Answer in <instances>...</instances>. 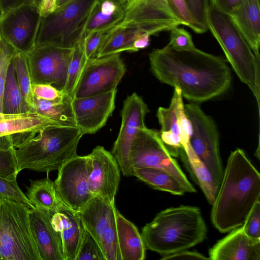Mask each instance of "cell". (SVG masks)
Segmentation results:
<instances>
[{
    "label": "cell",
    "instance_id": "obj_14",
    "mask_svg": "<svg viewBox=\"0 0 260 260\" xmlns=\"http://www.w3.org/2000/svg\"><path fill=\"white\" fill-rule=\"evenodd\" d=\"M149 112L142 98L136 92L127 96L123 102L121 111V124L111 153L125 176H133V169L129 161L130 147L138 130L146 126L145 118Z\"/></svg>",
    "mask_w": 260,
    "mask_h": 260
},
{
    "label": "cell",
    "instance_id": "obj_47",
    "mask_svg": "<svg viewBox=\"0 0 260 260\" xmlns=\"http://www.w3.org/2000/svg\"><path fill=\"white\" fill-rule=\"evenodd\" d=\"M56 0H42L39 7V11L42 17H45L51 13L57 7Z\"/></svg>",
    "mask_w": 260,
    "mask_h": 260
},
{
    "label": "cell",
    "instance_id": "obj_8",
    "mask_svg": "<svg viewBox=\"0 0 260 260\" xmlns=\"http://www.w3.org/2000/svg\"><path fill=\"white\" fill-rule=\"evenodd\" d=\"M129 161L133 169L152 168L165 171L179 182L185 192H196L156 130L146 126L138 130L130 147Z\"/></svg>",
    "mask_w": 260,
    "mask_h": 260
},
{
    "label": "cell",
    "instance_id": "obj_3",
    "mask_svg": "<svg viewBox=\"0 0 260 260\" xmlns=\"http://www.w3.org/2000/svg\"><path fill=\"white\" fill-rule=\"evenodd\" d=\"M207 228L197 207L181 205L158 213L142 229L146 249L164 256L187 250L206 238Z\"/></svg>",
    "mask_w": 260,
    "mask_h": 260
},
{
    "label": "cell",
    "instance_id": "obj_2",
    "mask_svg": "<svg viewBox=\"0 0 260 260\" xmlns=\"http://www.w3.org/2000/svg\"><path fill=\"white\" fill-rule=\"evenodd\" d=\"M260 201V174L237 148L229 155L215 201L211 220L220 233L241 226L255 203Z\"/></svg>",
    "mask_w": 260,
    "mask_h": 260
},
{
    "label": "cell",
    "instance_id": "obj_24",
    "mask_svg": "<svg viewBox=\"0 0 260 260\" xmlns=\"http://www.w3.org/2000/svg\"><path fill=\"white\" fill-rule=\"evenodd\" d=\"M116 221L121 260H144L146 249L137 228L118 210Z\"/></svg>",
    "mask_w": 260,
    "mask_h": 260
},
{
    "label": "cell",
    "instance_id": "obj_33",
    "mask_svg": "<svg viewBox=\"0 0 260 260\" xmlns=\"http://www.w3.org/2000/svg\"><path fill=\"white\" fill-rule=\"evenodd\" d=\"M87 59L84 50V39L73 48L67 78L63 91L73 98L74 90Z\"/></svg>",
    "mask_w": 260,
    "mask_h": 260
},
{
    "label": "cell",
    "instance_id": "obj_1",
    "mask_svg": "<svg viewBox=\"0 0 260 260\" xmlns=\"http://www.w3.org/2000/svg\"><path fill=\"white\" fill-rule=\"evenodd\" d=\"M150 69L161 83L177 87L192 103L208 101L224 94L231 84L225 60L196 47L178 51L168 44L149 54Z\"/></svg>",
    "mask_w": 260,
    "mask_h": 260
},
{
    "label": "cell",
    "instance_id": "obj_44",
    "mask_svg": "<svg viewBox=\"0 0 260 260\" xmlns=\"http://www.w3.org/2000/svg\"><path fill=\"white\" fill-rule=\"evenodd\" d=\"M161 259H210L197 251L186 250L162 257Z\"/></svg>",
    "mask_w": 260,
    "mask_h": 260
},
{
    "label": "cell",
    "instance_id": "obj_23",
    "mask_svg": "<svg viewBox=\"0 0 260 260\" xmlns=\"http://www.w3.org/2000/svg\"><path fill=\"white\" fill-rule=\"evenodd\" d=\"M53 125H61L35 111L19 114H8L0 112V138L36 132Z\"/></svg>",
    "mask_w": 260,
    "mask_h": 260
},
{
    "label": "cell",
    "instance_id": "obj_51",
    "mask_svg": "<svg viewBox=\"0 0 260 260\" xmlns=\"http://www.w3.org/2000/svg\"><path fill=\"white\" fill-rule=\"evenodd\" d=\"M42 0H30L29 4H32L37 6V7H39L40 5Z\"/></svg>",
    "mask_w": 260,
    "mask_h": 260
},
{
    "label": "cell",
    "instance_id": "obj_28",
    "mask_svg": "<svg viewBox=\"0 0 260 260\" xmlns=\"http://www.w3.org/2000/svg\"><path fill=\"white\" fill-rule=\"evenodd\" d=\"M25 194L30 203L35 207L54 213L56 210L60 198L54 182L49 176L43 179L30 180Z\"/></svg>",
    "mask_w": 260,
    "mask_h": 260
},
{
    "label": "cell",
    "instance_id": "obj_6",
    "mask_svg": "<svg viewBox=\"0 0 260 260\" xmlns=\"http://www.w3.org/2000/svg\"><path fill=\"white\" fill-rule=\"evenodd\" d=\"M98 0H71L41 17L35 46L74 48L84 39L88 17Z\"/></svg>",
    "mask_w": 260,
    "mask_h": 260
},
{
    "label": "cell",
    "instance_id": "obj_18",
    "mask_svg": "<svg viewBox=\"0 0 260 260\" xmlns=\"http://www.w3.org/2000/svg\"><path fill=\"white\" fill-rule=\"evenodd\" d=\"M51 222L60 236L64 260H76L85 230L79 213L60 199Z\"/></svg>",
    "mask_w": 260,
    "mask_h": 260
},
{
    "label": "cell",
    "instance_id": "obj_40",
    "mask_svg": "<svg viewBox=\"0 0 260 260\" xmlns=\"http://www.w3.org/2000/svg\"><path fill=\"white\" fill-rule=\"evenodd\" d=\"M242 226L248 237L260 240V201L254 205Z\"/></svg>",
    "mask_w": 260,
    "mask_h": 260
},
{
    "label": "cell",
    "instance_id": "obj_25",
    "mask_svg": "<svg viewBox=\"0 0 260 260\" xmlns=\"http://www.w3.org/2000/svg\"><path fill=\"white\" fill-rule=\"evenodd\" d=\"M146 34H147L138 26L117 24L107 31L96 57L123 51L136 52L133 46L134 42Z\"/></svg>",
    "mask_w": 260,
    "mask_h": 260
},
{
    "label": "cell",
    "instance_id": "obj_39",
    "mask_svg": "<svg viewBox=\"0 0 260 260\" xmlns=\"http://www.w3.org/2000/svg\"><path fill=\"white\" fill-rule=\"evenodd\" d=\"M168 45L178 51L191 50L196 48L190 34L182 27L177 26L170 30Z\"/></svg>",
    "mask_w": 260,
    "mask_h": 260
},
{
    "label": "cell",
    "instance_id": "obj_34",
    "mask_svg": "<svg viewBox=\"0 0 260 260\" xmlns=\"http://www.w3.org/2000/svg\"><path fill=\"white\" fill-rule=\"evenodd\" d=\"M167 2L181 24L190 27L197 34H203L208 29L194 19L184 0H167Z\"/></svg>",
    "mask_w": 260,
    "mask_h": 260
},
{
    "label": "cell",
    "instance_id": "obj_13",
    "mask_svg": "<svg viewBox=\"0 0 260 260\" xmlns=\"http://www.w3.org/2000/svg\"><path fill=\"white\" fill-rule=\"evenodd\" d=\"M73 50L52 45L35 46L27 54L32 83L50 84L63 91Z\"/></svg>",
    "mask_w": 260,
    "mask_h": 260
},
{
    "label": "cell",
    "instance_id": "obj_17",
    "mask_svg": "<svg viewBox=\"0 0 260 260\" xmlns=\"http://www.w3.org/2000/svg\"><path fill=\"white\" fill-rule=\"evenodd\" d=\"M116 93L117 89L97 95L73 99L76 125L84 135L94 134L106 124L115 108Z\"/></svg>",
    "mask_w": 260,
    "mask_h": 260
},
{
    "label": "cell",
    "instance_id": "obj_11",
    "mask_svg": "<svg viewBox=\"0 0 260 260\" xmlns=\"http://www.w3.org/2000/svg\"><path fill=\"white\" fill-rule=\"evenodd\" d=\"M38 8L27 4L0 14V36L17 52L27 54L35 47L42 17Z\"/></svg>",
    "mask_w": 260,
    "mask_h": 260
},
{
    "label": "cell",
    "instance_id": "obj_26",
    "mask_svg": "<svg viewBox=\"0 0 260 260\" xmlns=\"http://www.w3.org/2000/svg\"><path fill=\"white\" fill-rule=\"evenodd\" d=\"M73 99L66 93L62 97L54 100H46L34 96L35 110L61 125L77 127L72 105Z\"/></svg>",
    "mask_w": 260,
    "mask_h": 260
},
{
    "label": "cell",
    "instance_id": "obj_4",
    "mask_svg": "<svg viewBox=\"0 0 260 260\" xmlns=\"http://www.w3.org/2000/svg\"><path fill=\"white\" fill-rule=\"evenodd\" d=\"M84 135L77 127L61 125L20 134L13 144L18 172L25 169L47 173L58 170L77 155Z\"/></svg>",
    "mask_w": 260,
    "mask_h": 260
},
{
    "label": "cell",
    "instance_id": "obj_30",
    "mask_svg": "<svg viewBox=\"0 0 260 260\" xmlns=\"http://www.w3.org/2000/svg\"><path fill=\"white\" fill-rule=\"evenodd\" d=\"M12 62L15 69L17 81L27 110L35 111L34 96L32 91V82L27 54L16 52Z\"/></svg>",
    "mask_w": 260,
    "mask_h": 260
},
{
    "label": "cell",
    "instance_id": "obj_20",
    "mask_svg": "<svg viewBox=\"0 0 260 260\" xmlns=\"http://www.w3.org/2000/svg\"><path fill=\"white\" fill-rule=\"evenodd\" d=\"M209 256L212 260H259L260 240L248 237L241 225L211 248Z\"/></svg>",
    "mask_w": 260,
    "mask_h": 260
},
{
    "label": "cell",
    "instance_id": "obj_15",
    "mask_svg": "<svg viewBox=\"0 0 260 260\" xmlns=\"http://www.w3.org/2000/svg\"><path fill=\"white\" fill-rule=\"evenodd\" d=\"M124 8L123 18L118 24L138 26L150 36L181 25L167 0H128Z\"/></svg>",
    "mask_w": 260,
    "mask_h": 260
},
{
    "label": "cell",
    "instance_id": "obj_31",
    "mask_svg": "<svg viewBox=\"0 0 260 260\" xmlns=\"http://www.w3.org/2000/svg\"><path fill=\"white\" fill-rule=\"evenodd\" d=\"M99 1L96 2L88 17L84 29V39L93 32L110 29L123 18V7L114 13H110L101 8Z\"/></svg>",
    "mask_w": 260,
    "mask_h": 260
},
{
    "label": "cell",
    "instance_id": "obj_48",
    "mask_svg": "<svg viewBox=\"0 0 260 260\" xmlns=\"http://www.w3.org/2000/svg\"><path fill=\"white\" fill-rule=\"evenodd\" d=\"M150 37V35L146 34L135 41L133 46L136 52L140 49L146 48L149 45Z\"/></svg>",
    "mask_w": 260,
    "mask_h": 260
},
{
    "label": "cell",
    "instance_id": "obj_52",
    "mask_svg": "<svg viewBox=\"0 0 260 260\" xmlns=\"http://www.w3.org/2000/svg\"><path fill=\"white\" fill-rule=\"evenodd\" d=\"M1 42H2V38L0 36V53H1Z\"/></svg>",
    "mask_w": 260,
    "mask_h": 260
},
{
    "label": "cell",
    "instance_id": "obj_46",
    "mask_svg": "<svg viewBox=\"0 0 260 260\" xmlns=\"http://www.w3.org/2000/svg\"><path fill=\"white\" fill-rule=\"evenodd\" d=\"M29 2L30 0H0V14Z\"/></svg>",
    "mask_w": 260,
    "mask_h": 260
},
{
    "label": "cell",
    "instance_id": "obj_29",
    "mask_svg": "<svg viewBox=\"0 0 260 260\" xmlns=\"http://www.w3.org/2000/svg\"><path fill=\"white\" fill-rule=\"evenodd\" d=\"M133 176L155 189L181 196L185 191L179 182L168 172L152 168H134Z\"/></svg>",
    "mask_w": 260,
    "mask_h": 260
},
{
    "label": "cell",
    "instance_id": "obj_43",
    "mask_svg": "<svg viewBox=\"0 0 260 260\" xmlns=\"http://www.w3.org/2000/svg\"><path fill=\"white\" fill-rule=\"evenodd\" d=\"M32 91L34 96L46 100L59 99L65 93L63 91L56 89L50 84L43 83H32Z\"/></svg>",
    "mask_w": 260,
    "mask_h": 260
},
{
    "label": "cell",
    "instance_id": "obj_41",
    "mask_svg": "<svg viewBox=\"0 0 260 260\" xmlns=\"http://www.w3.org/2000/svg\"><path fill=\"white\" fill-rule=\"evenodd\" d=\"M107 31H94L84 39V50L87 60L96 57Z\"/></svg>",
    "mask_w": 260,
    "mask_h": 260
},
{
    "label": "cell",
    "instance_id": "obj_19",
    "mask_svg": "<svg viewBox=\"0 0 260 260\" xmlns=\"http://www.w3.org/2000/svg\"><path fill=\"white\" fill-rule=\"evenodd\" d=\"M53 213L37 208L29 209L30 229L41 260H64L60 236L51 224Z\"/></svg>",
    "mask_w": 260,
    "mask_h": 260
},
{
    "label": "cell",
    "instance_id": "obj_38",
    "mask_svg": "<svg viewBox=\"0 0 260 260\" xmlns=\"http://www.w3.org/2000/svg\"><path fill=\"white\" fill-rule=\"evenodd\" d=\"M18 164L14 147L0 149V177L17 180Z\"/></svg>",
    "mask_w": 260,
    "mask_h": 260
},
{
    "label": "cell",
    "instance_id": "obj_7",
    "mask_svg": "<svg viewBox=\"0 0 260 260\" xmlns=\"http://www.w3.org/2000/svg\"><path fill=\"white\" fill-rule=\"evenodd\" d=\"M27 205L0 203V260H41L30 229Z\"/></svg>",
    "mask_w": 260,
    "mask_h": 260
},
{
    "label": "cell",
    "instance_id": "obj_32",
    "mask_svg": "<svg viewBox=\"0 0 260 260\" xmlns=\"http://www.w3.org/2000/svg\"><path fill=\"white\" fill-rule=\"evenodd\" d=\"M28 112L19 89L14 66L11 61L8 69L3 94V112L19 114Z\"/></svg>",
    "mask_w": 260,
    "mask_h": 260
},
{
    "label": "cell",
    "instance_id": "obj_42",
    "mask_svg": "<svg viewBox=\"0 0 260 260\" xmlns=\"http://www.w3.org/2000/svg\"><path fill=\"white\" fill-rule=\"evenodd\" d=\"M194 19L198 22L207 28L206 17L209 0H184ZM208 29V28H207Z\"/></svg>",
    "mask_w": 260,
    "mask_h": 260
},
{
    "label": "cell",
    "instance_id": "obj_12",
    "mask_svg": "<svg viewBox=\"0 0 260 260\" xmlns=\"http://www.w3.org/2000/svg\"><path fill=\"white\" fill-rule=\"evenodd\" d=\"M91 169L89 155L76 156L58 169L54 181L57 194L73 210L79 212L94 197L89 191L87 180Z\"/></svg>",
    "mask_w": 260,
    "mask_h": 260
},
{
    "label": "cell",
    "instance_id": "obj_27",
    "mask_svg": "<svg viewBox=\"0 0 260 260\" xmlns=\"http://www.w3.org/2000/svg\"><path fill=\"white\" fill-rule=\"evenodd\" d=\"M180 157L189 168L209 204L212 205L217 195L218 187L211 174L193 151L190 144L182 148Z\"/></svg>",
    "mask_w": 260,
    "mask_h": 260
},
{
    "label": "cell",
    "instance_id": "obj_16",
    "mask_svg": "<svg viewBox=\"0 0 260 260\" xmlns=\"http://www.w3.org/2000/svg\"><path fill=\"white\" fill-rule=\"evenodd\" d=\"M91 169L87 183L94 197L115 204L120 175L119 165L111 152L101 146H96L89 154Z\"/></svg>",
    "mask_w": 260,
    "mask_h": 260
},
{
    "label": "cell",
    "instance_id": "obj_10",
    "mask_svg": "<svg viewBox=\"0 0 260 260\" xmlns=\"http://www.w3.org/2000/svg\"><path fill=\"white\" fill-rule=\"evenodd\" d=\"M125 72L119 53L87 60L73 99L97 95L116 89Z\"/></svg>",
    "mask_w": 260,
    "mask_h": 260
},
{
    "label": "cell",
    "instance_id": "obj_35",
    "mask_svg": "<svg viewBox=\"0 0 260 260\" xmlns=\"http://www.w3.org/2000/svg\"><path fill=\"white\" fill-rule=\"evenodd\" d=\"M76 260H106L100 245L86 229Z\"/></svg>",
    "mask_w": 260,
    "mask_h": 260
},
{
    "label": "cell",
    "instance_id": "obj_9",
    "mask_svg": "<svg viewBox=\"0 0 260 260\" xmlns=\"http://www.w3.org/2000/svg\"><path fill=\"white\" fill-rule=\"evenodd\" d=\"M186 114L192 126L190 145L208 169L219 188L224 170L219 143V134L214 121L195 103L184 105ZM219 189V188H218Z\"/></svg>",
    "mask_w": 260,
    "mask_h": 260
},
{
    "label": "cell",
    "instance_id": "obj_45",
    "mask_svg": "<svg viewBox=\"0 0 260 260\" xmlns=\"http://www.w3.org/2000/svg\"><path fill=\"white\" fill-rule=\"evenodd\" d=\"M243 0H209L210 4L221 12L229 14Z\"/></svg>",
    "mask_w": 260,
    "mask_h": 260
},
{
    "label": "cell",
    "instance_id": "obj_37",
    "mask_svg": "<svg viewBox=\"0 0 260 260\" xmlns=\"http://www.w3.org/2000/svg\"><path fill=\"white\" fill-rule=\"evenodd\" d=\"M16 52L10 44L2 38L0 53V112H3V94L8 69Z\"/></svg>",
    "mask_w": 260,
    "mask_h": 260
},
{
    "label": "cell",
    "instance_id": "obj_5",
    "mask_svg": "<svg viewBox=\"0 0 260 260\" xmlns=\"http://www.w3.org/2000/svg\"><path fill=\"white\" fill-rule=\"evenodd\" d=\"M206 24L239 79L252 91L259 114V58L256 56L229 15L211 4L207 11Z\"/></svg>",
    "mask_w": 260,
    "mask_h": 260
},
{
    "label": "cell",
    "instance_id": "obj_22",
    "mask_svg": "<svg viewBox=\"0 0 260 260\" xmlns=\"http://www.w3.org/2000/svg\"><path fill=\"white\" fill-rule=\"evenodd\" d=\"M117 211L115 204L93 197L78 212L85 229L100 245L104 235L116 223Z\"/></svg>",
    "mask_w": 260,
    "mask_h": 260
},
{
    "label": "cell",
    "instance_id": "obj_21",
    "mask_svg": "<svg viewBox=\"0 0 260 260\" xmlns=\"http://www.w3.org/2000/svg\"><path fill=\"white\" fill-rule=\"evenodd\" d=\"M229 15L256 56L259 58V0H243Z\"/></svg>",
    "mask_w": 260,
    "mask_h": 260
},
{
    "label": "cell",
    "instance_id": "obj_36",
    "mask_svg": "<svg viewBox=\"0 0 260 260\" xmlns=\"http://www.w3.org/2000/svg\"><path fill=\"white\" fill-rule=\"evenodd\" d=\"M5 200L25 204L31 209L35 208L18 186L17 180L0 177V203Z\"/></svg>",
    "mask_w": 260,
    "mask_h": 260
},
{
    "label": "cell",
    "instance_id": "obj_50",
    "mask_svg": "<svg viewBox=\"0 0 260 260\" xmlns=\"http://www.w3.org/2000/svg\"><path fill=\"white\" fill-rule=\"evenodd\" d=\"M70 1L71 0H56V4L57 7H59Z\"/></svg>",
    "mask_w": 260,
    "mask_h": 260
},
{
    "label": "cell",
    "instance_id": "obj_49",
    "mask_svg": "<svg viewBox=\"0 0 260 260\" xmlns=\"http://www.w3.org/2000/svg\"><path fill=\"white\" fill-rule=\"evenodd\" d=\"M116 4L123 6V7L127 2L128 0H109Z\"/></svg>",
    "mask_w": 260,
    "mask_h": 260
}]
</instances>
